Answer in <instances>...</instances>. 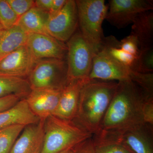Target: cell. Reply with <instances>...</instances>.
I'll list each match as a JSON object with an SVG mask.
<instances>
[{"label": "cell", "mask_w": 153, "mask_h": 153, "mask_svg": "<svg viewBox=\"0 0 153 153\" xmlns=\"http://www.w3.org/2000/svg\"><path fill=\"white\" fill-rule=\"evenodd\" d=\"M149 98L131 80L118 82L99 133L143 123V106L145 101Z\"/></svg>", "instance_id": "cell-1"}, {"label": "cell", "mask_w": 153, "mask_h": 153, "mask_svg": "<svg viewBox=\"0 0 153 153\" xmlns=\"http://www.w3.org/2000/svg\"><path fill=\"white\" fill-rule=\"evenodd\" d=\"M117 84L114 81L88 79L80 91L73 122L93 136L97 134Z\"/></svg>", "instance_id": "cell-2"}, {"label": "cell", "mask_w": 153, "mask_h": 153, "mask_svg": "<svg viewBox=\"0 0 153 153\" xmlns=\"http://www.w3.org/2000/svg\"><path fill=\"white\" fill-rule=\"evenodd\" d=\"M44 131L41 153H59L93 136L74 122L63 120L53 115L44 120Z\"/></svg>", "instance_id": "cell-3"}, {"label": "cell", "mask_w": 153, "mask_h": 153, "mask_svg": "<svg viewBox=\"0 0 153 153\" xmlns=\"http://www.w3.org/2000/svg\"><path fill=\"white\" fill-rule=\"evenodd\" d=\"M78 28L86 41L97 53L102 47L104 37L102 22L108 6L104 0H76Z\"/></svg>", "instance_id": "cell-4"}, {"label": "cell", "mask_w": 153, "mask_h": 153, "mask_svg": "<svg viewBox=\"0 0 153 153\" xmlns=\"http://www.w3.org/2000/svg\"><path fill=\"white\" fill-rule=\"evenodd\" d=\"M93 136L124 145L134 153H153V126L144 122Z\"/></svg>", "instance_id": "cell-5"}, {"label": "cell", "mask_w": 153, "mask_h": 153, "mask_svg": "<svg viewBox=\"0 0 153 153\" xmlns=\"http://www.w3.org/2000/svg\"><path fill=\"white\" fill-rule=\"evenodd\" d=\"M78 29L66 44L68 81L88 79L96 54Z\"/></svg>", "instance_id": "cell-6"}, {"label": "cell", "mask_w": 153, "mask_h": 153, "mask_svg": "<svg viewBox=\"0 0 153 153\" xmlns=\"http://www.w3.org/2000/svg\"><path fill=\"white\" fill-rule=\"evenodd\" d=\"M28 77L32 89L62 90L68 82L66 59L53 58L38 60Z\"/></svg>", "instance_id": "cell-7"}, {"label": "cell", "mask_w": 153, "mask_h": 153, "mask_svg": "<svg viewBox=\"0 0 153 153\" xmlns=\"http://www.w3.org/2000/svg\"><path fill=\"white\" fill-rule=\"evenodd\" d=\"M153 10L151 0H110L105 20L118 29L132 24L139 14Z\"/></svg>", "instance_id": "cell-8"}, {"label": "cell", "mask_w": 153, "mask_h": 153, "mask_svg": "<svg viewBox=\"0 0 153 153\" xmlns=\"http://www.w3.org/2000/svg\"><path fill=\"white\" fill-rule=\"evenodd\" d=\"M134 71L119 62L104 48L96 53L88 79L105 81L131 80Z\"/></svg>", "instance_id": "cell-9"}, {"label": "cell", "mask_w": 153, "mask_h": 153, "mask_svg": "<svg viewBox=\"0 0 153 153\" xmlns=\"http://www.w3.org/2000/svg\"><path fill=\"white\" fill-rule=\"evenodd\" d=\"M78 28V13L76 1L67 0L59 12L49 15L47 34L61 42H67Z\"/></svg>", "instance_id": "cell-10"}, {"label": "cell", "mask_w": 153, "mask_h": 153, "mask_svg": "<svg viewBox=\"0 0 153 153\" xmlns=\"http://www.w3.org/2000/svg\"><path fill=\"white\" fill-rule=\"evenodd\" d=\"M26 46L35 63L43 59H66V44L48 34H28Z\"/></svg>", "instance_id": "cell-11"}, {"label": "cell", "mask_w": 153, "mask_h": 153, "mask_svg": "<svg viewBox=\"0 0 153 153\" xmlns=\"http://www.w3.org/2000/svg\"><path fill=\"white\" fill-rule=\"evenodd\" d=\"M61 90L33 89L25 98L31 111L40 120L53 115L60 100Z\"/></svg>", "instance_id": "cell-12"}, {"label": "cell", "mask_w": 153, "mask_h": 153, "mask_svg": "<svg viewBox=\"0 0 153 153\" xmlns=\"http://www.w3.org/2000/svg\"><path fill=\"white\" fill-rule=\"evenodd\" d=\"M86 79L71 80L61 90L59 103L53 115L63 120L73 121L77 114L80 91Z\"/></svg>", "instance_id": "cell-13"}, {"label": "cell", "mask_w": 153, "mask_h": 153, "mask_svg": "<svg viewBox=\"0 0 153 153\" xmlns=\"http://www.w3.org/2000/svg\"><path fill=\"white\" fill-rule=\"evenodd\" d=\"M35 63L25 45L0 60V74L25 78Z\"/></svg>", "instance_id": "cell-14"}, {"label": "cell", "mask_w": 153, "mask_h": 153, "mask_svg": "<svg viewBox=\"0 0 153 153\" xmlns=\"http://www.w3.org/2000/svg\"><path fill=\"white\" fill-rule=\"evenodd\" d=\"M44 121L26 126L10 153H41L44 142Z\"/></svg>", "instance_id": "cell-15"}, {"label": "cell", "mask_w": 153, "mask_h": 153, "mask_svg": "<svg viewBox=\"0 0 153 153\" xmlns=\"http://www.w3.org/2000/svg\"><path fill=\"white\" fill-rule=\"evenodd\" d=\"M40 120L24 98L13 107L0 113V129L14 125H29L38 123Z\"/></svg>", "instance_id": "cell-16"}, {"label": "cell", "mask_w": 153, "mask_h": 153, "mask_svg": "<svg viewBox=\"0 0 153 153\" xmlns=\"http://www.w3.org/2000/svg\"><path fill=\"white\" fill-rule=\"evenodd\" d=\"M131 33L138 42L140 50L153 48V12L139 14L133 22Z\"/></svg>", "instance_id": "cell-17"}, {"label": "cell", "mask_w": 153, "mask_h": 153, "mask_svg": "<svg viewBox=\"0 0 153 153\" xmlns=\"http://www.w3.org/2000/svg\"><path fill=\"white\" fill-rule=\"evenodd\" d=\"M49 13L34 6L19 18L16 25L28 34H47V25Z\"/></svg>", "instance_id": "cell-18"}, {"label": "cell", "mask_w": 153, "mask_h": 153, "mask_svg": "<svg viewBox=\"0 0 153 153\" xmlns=\"http://www.w3.org/2000/svg\"><path fill=\"white\" fill-rule=\"evenodd\" d=\"M28 34L18 25L0 33V60L25 46Z\"/></svg>", "instance_id": "cell-19"}, {"label": "cell", "mask_w": 153, "mask_h": 153, "mask_svg": "<svg viewBox=\"0 0 153 153\" xmlns=\"http://www.w3.org/2000/svg\"><path fill=\"white\" fill-rule=\"evenodd\" d=\"M32 90L28 79L0 74V98L11 95L26 97Z\"/></svg>", "instance_id": "cell-20"}, {"label": "cell", "mask_w": 153, "mask_h": 153, "mask_svg": "<svg viewBox=\"0 0 153 153\" xmlns=\"http://www.w3.org/2000/svg\"><path fill=\"white\" fill-rule=\"evenodd\" d=\"M119 44L120 41L114 37L110 36L105 38L102 48L105 49L111 57L119 62L135 71L137 57L121 49Z\"/></svg>", "instance_id": "cell-21"}, {"label": "cell", "mask_w": 153, "mask_h": 153, "mask_svg": "<svg viewBox=\"0 0 153 153\" xmlns=\"http://www.w3.org/2000/svg\"><path fill=\"white\" fill-rule=\"evenodd\" d=\"M26 126L14 125L0 129V153H10Z\"/></svg>", "instance_id": "cell-22"}, {"label": "cell", "mask_w": 153, "mask_h": 153, "mask_svg": "<svg viewBox=\"0 0 153 153\" xmlns=\"http://www.w3.org/2000/svg\"><path fill=\"white\" fill-rule=\"evenodd\" d=\"M96 153H134L126 146L119 143L92 136Z\"/></svg>", "instance_id": "cell-23"}, {"label": "cell", "mask_w": 153, "mask_h": 153, "mask_svg": "<svg viewBox=\"0 0 153 153\" xmlns=\"http://www.w3.org/2000/svg\"><path fill=\"white\" fill-rule=\"evenodd\" d=\"M19 18L7 2L0 0V25L4 30L16 25Z\"/></svg>", "instance_id": "cell-24"}, {"label": "cell", "mask_w": 153, "mask_h": 153, "mask_svg": "<svg viewBox=\"0 0 153 153\" xmlns=\"http://www.w3.org/2000/svg\"><path fill=\"white\" fill-rule=\"evenodd\" d=\"M131 81L135 83L149 98H153V73H142L134 71Z\"/></svg>", "instance_id": "cell-25"}, {"label": "cell", "mask_w": 153, "mask_h": 153, "mask_svg": "<svg viewBox=\"0 0 153 153\" xmlns=\"http://www.w3.org/2000/svg\"><path fill=\"white\" fill-rule=\"evenodd\" d=\"M135 71L142 73H153V48L140 51L137 58Z\"/></svg>", "instance_id": "cell-26"}, {"label": "cell", "mask_w": 153, "mask_h": 153, "mask_svg": "<svg viewBox=\"0 0 153 153\" xmlns=\"http://www.w3.org/2000/svg\"><path fill=\"white\" fill-rule=\"evenodd\" d=\"M119 47L124 52L137 57L140 52L137 40L131 34L120 41Z\"/></svg>", "instance_id": "cell-27"}, {"label": "cell", "mask_w": 153, "mask_h": 153, "mask_svg": "<svg viewBox=\"0 0 153 153\" xmlns=\"http://www.w3.org/2000/svg\"><path fill=\"white\" fill-rule=\"evenodd\" d=\"M19 18L35 6L33 0H7Z\"/></svg>", "instance_id": "cell-28"}, {"label": "cell", "mask_w": 153, "mask_h": 153, "mask_svg": "<svg viewBox=\"0 0 153 153\" xmlns=\"http://www.w3.org/2000/svg\"><path fill=\"white\" fill-rule=\"evenodd\" d=\"M25 98L21 95H11L0 98V113L10 109Z\"/></svg>", "instance_id": "cell-29"}, {"label": "cell", "mask_w": 153, "mask_h": 153, "mask_svg": "<svg viewBox=\"0 0 153 153\" xmlns=\"http://www.w3.org/2000/svg\"><path fill=\"white\" fill-rule=\"evenodd\" d=\"M143 120L145 123L153 126V98L145 101L143 108Z\"/></svg>", "instance_id": "cell-30"}, {"label": "cell", "mask_w": 153, "mask_h": 153, "mask_svg": "<svg viewBox=\"0 0 153 153\" xmlns=\"http://www.w3.org/2000/svg\"><path fill=\"white\" fill-rule=\"evenodd\" d=\"M73 153H96L92 137L80 143L73 148Z\"/></svg>", "instance_id": "cell-31"}, {"label": "cell", "mask_w": 153, "mask_h": 153, "mask_svg": "<svg viewBox=\"0 0 153 153\" xmlns=\"http://www.w3.org/2000/svg\"><path fill=\"white\" fill-rule=\"evenodd\" d=\"M53 0H36L35 6L42 10L49 13L52 7Z\"/></svg>", "instance_id": "cell-32"}, {"label": "cell", "mask_w": 153, "mask_h": 153, "mask_svg": "<svg viewBox=\"0 0 153 153\" xmlns=\"http://www.w3.org/2000/svg\"><path fill=\"white\" fill-rule=\"evenodd\" d=\"M67 0H53L49 15H54L59 12L66 4Z\"/></svg>", "instance_id": "cell-33"}, {"label": "cell", "mask_w": 153, "mask_h": 153, "mask_svg": "<svg viewBox=\"0 0 153 153\" xmlns=\"http://www.w3.org/2000/svg\"><path fill=\"white\" fill-rule=\"evenodd\" d=\"M73 148L71 149H67L66 150L63 151L59 153H73Z\"/></svg>", "instance_id": "cell-34"}, {"label": "cell", "mask_w": 153, "mask_h": 153, "mask_svg": "<svg viewBox=\"0 0 153 153\" xmlns=\"http://www.w3.org/2000/svg\"><path fill=\"white\" fill-rule=\"evenodd\" d=\"M3 30H4V29H3V28L2 27V26H1V25H0V33H1V32Z\"/></svg>", "instance_id": "cell-35"}]
</instances>
